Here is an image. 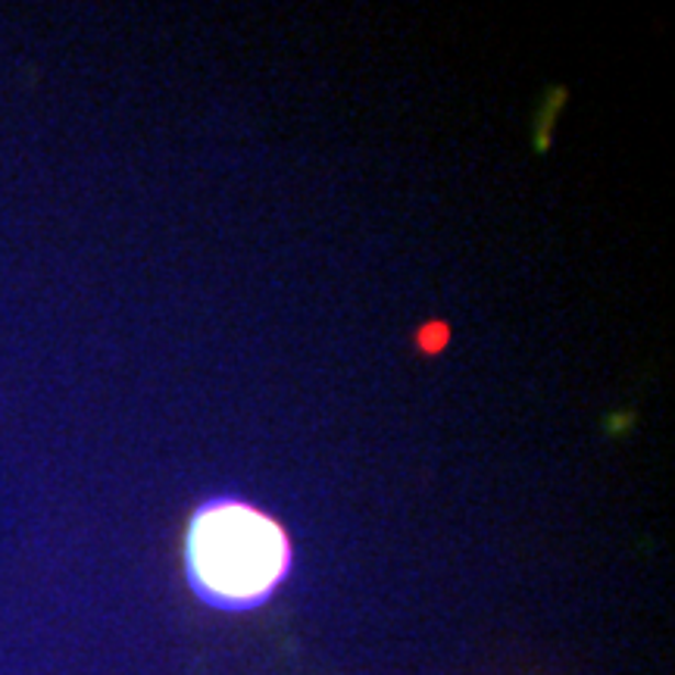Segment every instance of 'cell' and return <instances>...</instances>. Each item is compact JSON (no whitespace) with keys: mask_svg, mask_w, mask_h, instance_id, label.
Segmentation results:
<instances>
[{"mask_svg":"<svg viewBox=\"0 0 675 675\" xmlns=\"http://www.w3.org/2000/svg\"><path fill=\"white\" fill-rule=\"evenodd\" d=\"M291 570L285 529L260 507L216 497L191 516L184 535V573L194 594L225 614L267 604Z\"/></svg>","mask_w":675,"mask_h":675,"instance_id":"obj_1","label":"cell"}]
</instances>
